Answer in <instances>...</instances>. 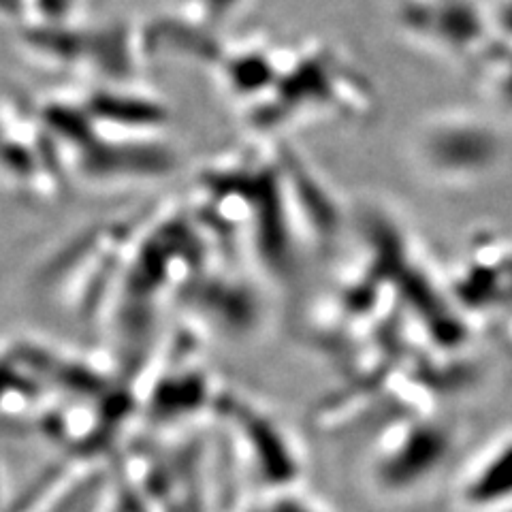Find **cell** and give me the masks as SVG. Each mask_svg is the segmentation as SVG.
<instances>
[{
    "instance_id": "1",
    "label": "cell",
    "mask_w": 512,
    "mask_h": 512,
    "mask_svg": "<svg viewBox=\"0 0 512 512\" xmlns=\"http://www.w3.org/2000/svg\"><path fill=\"white\" fill-rule=\"evenodd\" d=\"M466 500L480 508L512 500V440L493 451L480 470L474 472L466 487Z\"/></svg>"
}]
</instances>
